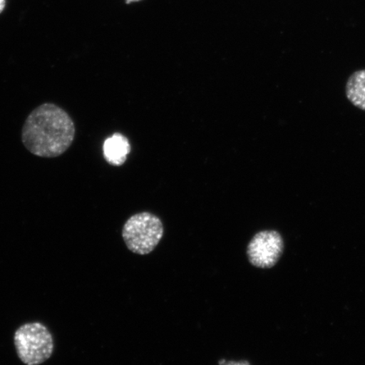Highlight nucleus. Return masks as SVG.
<instances>
[{
	"label": "nucleus",
	"mask_w": 365,
	"mask_h": 365,
	"mask_svg": "<svg viewBox=\"0 0 365 365\" xmlns=\"http://www.w3.org/2000/svg\"><path fill=\"white\" fill-rule=\"evenodd\" d=\"M103 150L104 158L108 163L120 166L130 153V145L125 135L116 133L104 141Z\"/></svg>",
	"instance_id": "nucleus-5"
},
{
	"label": "nucleus",
	"mask_w": 365,
	"mask_h": 365,
	"mask_svg": "<svg viewBox=\"0 0 365 365\" xmlns=\"http://www.w3.org/2000/svg\"><path fill=\"white\" fill-rule=\"evenodd\" d=\"M164 228L161 219L150 212L137 213L123 227L122 237L127 248L137 255L153 252L163 239Z\"/></svg>",
	"instance_id": "nucleus-3"
},
{
	"label": "nucleus",
	"mask_w": 365,
	"mask_h": 365,
	"mask_svg": "<svg viewBox=\"0 0 365 365\" xmlns=\"http://www.w3.org/2000/svg\"><path fill=\"white\" fill-rule=\"evenodd\" d=\"M226 360L223 359V360H221V361H219V364L220 365H223L226 363Z\"/></svg>",
	"instance_id": "nucleus-10"
},
{
	"label": "nucleus",
	"mask_w": 365,
	"mask_h": 365,
	"mask_svg": "<svg viewBox=\"0 0 365 365\" xmlns=\"http://www.w3.org/2000/svg\"><path fill=\"white\" fill-rule=\"evenodd\" d=\"M6 0H0V14L3 12L4 10V7H6Z\"/></svg>",
	"instance_id": "nucleus-8"
},
{
	"label": "nucleus",
	"mask_w": 365,
	"mask_h": 365,
	"mask_svg": "<svg viewBox=\"0 0 365 365\" xmlns=\"http://www.w3.org/2000/svg\"><path fill=\"white\" fill-rule=\"evenodd\" d=\"M223 365H250V364L248 361H245V360H242V361H240V362H236V361L226 362Z\"/></svg>",
	"instance_id": "nucleus-7"
},
{
	"label": "nucleus",
	"mask_w": 365,
	"mask_h": 365,
	"mask_svg": "<svg viewBox=\"0 0 365 365\" xmlns=\"http://www.w3.org/2000/svg\"><path fill=\"white\" fill-rule=\"evenodd\" d=\"M16 353L26 365H39L53 355L54 342L52 333L40 322L21 326L14 335Z\"/></svg>",
	"instance_id": "nucleus-2"
},
{
	"label": "nucleus",
	"mask_w": 365,
	"mask_h": 365,
	"mask_svg": "<svg viewBox=\"0 0 365 365\" xmlns=\"http://www.w3.org/2000/svg\"><path fill=\"white\" fill-rule=\"evenodd\" d=\"M346 95L355 107L365 111V70L356 71L349 77Z\"/></svg>",
	"instance_id": "nucleus-6"
},
{
	"label": "nucleus",
	"mask_w": 365,
	"mask_h": 365,
	"mask_svg": "<svg viewBox=\"0 0 365 365\" xmlns=\"http://www.w3.org/2000/svg\"><path fill=\"white\" fill-rule=\"evenodd\" d=\"M76 136L74 120L62 108L43 103L34 109L21 131L22 143L36 157L61 156L71 147Z\"/></svg>",
	"instance_id": "nucleus-1"
},
{
	"label": "nucleus",
	"mask_w": 365,
	"mask_h": 365,
	"mask_svg": "<svg viewBox=\"0 0 365 365\" xmlns=\"http://www.w3.org/2000/svg\"><path fill=\"white\" fill-rule=\"evenodd\" d=\"M140 1V0H126L125 3L129 4L133 2H138Z\"/></svg>",
	"instance_id": "nucleus-9"
},
{
	"label": "nucleus",
	"mask_w": 365,
	"mask_h": 365,
	"mask_svg": "<svg viewBox=\"0 0 365 365\" xmlns=\"http://www.w3.org/2000/svg\"><path fill=\"white\" fill-rule=\"evenodd\" d=\"M284 250L282 235L276 230L257 232L247 247V257L252 266L257 268H272L279 261Z\"/></svg>",
	"instance_id": "nucleus-4"
}]
</instances>
